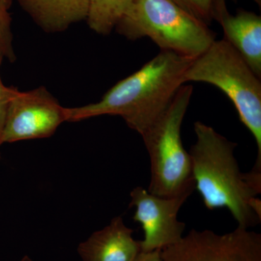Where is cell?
Returning <instances> with one entry per match:
<instances>
[{"label":"cell","mask_w":261,"mask_h":261,"mask_svg":"<svg viewBox=\"0 0 261 261\" xmlns=\"http://www.w3.org/2000/svg\"><path fill=\"white\" fill-rule=\"evenodd\" d=\"M194 59L161 51L133 74L118 82L99 102L66 108L67 122L94 117L121 116L141 136L159 119L184 84V75Z\"/></svg>","instance_id":"6da1fadb"},{"label":"cell","mask_w":261,"mask_h":261,"mask_svg":"<svg viewBox=\"0 0 261 261\" xmlns=\"http://www.w3.org/2000/svg\"><path fill=\"white\" fill-rule=\"evenodd\" d=\"M194 129L197 140L189 153L195 189L204 205L209 210L226 207L240 227L260 224L261 201L239 168L238 145L202 122H195Z\"/></svg>","instance_id":"7a4b0ae2"},{"label":"cell","mask_w":261,"mask_h":261,"mask_svg":"<svg viewBox=\"0 0 261 261\" xmlns=\"http://www.w3.org/2000/svg\"><path fill=\"white\" fill-rule=\"evenodd\" d=\"M116 28L130 40L148 37L161 51L192 59L216 40L207 24L173 0H135Z\"/></svg>","instance_id":"3957f363"},{"label":"cell","mask_w":261,"mask_h":261,"mask_svg":"<svg viewBox=\"0 0 261 261\" xmlns=\"http://www.w3.org/2000/svg\"><path fill=\"white\" fill-rule=\"evenodd\" d=\"M185 82H204L221 89L231 101L240 121L256 142L255 166L261 168L260 79L224 39L215 40L195 58L184 75Z\"/></svg>","instance_id":"277c9868"},{"label":"cell","mask_w":261,"mask_h":261,"mask_svg":"<svg viewBox=\"0 0 261 261\" xmlns=\"http://www.w3.org/2000/svg\"><path fill=\"white\" fill-rule=\"evenodd\" d=\"M193 88L182 86L159 120L142 136L151 163L148 191L163 197L195 190L191 158L183 145L181 128Z\"/></svg>","instance_id":"5b68a950"},{"label":"cell","mask_w":261,"mask_h":261,"mask_svg":"<svg viewBox=\"0 0 261 261\" xmlns=\"http://www.w3.org/2000/svg\"><path fill=\"white\" fill-rule=\"evenodd\" d=\"M161 252L163 261H261V234L240 226L224 234L192 229Z\"/></svg>","instance_id":"8992f818"},{"label":"cell","mask_w":261,"mask_h":261,"mask_svg":"<svg viewBox=\"0 0 261 261\" xmlns=\"http://www.w3.org/2000/svg\"><path fill=\"white\" fill-rule=\"evenodd\" d=\"M64 122L66 108L44 87L18 91L8 108L2 143L47 138Z\"/></svg>","instance_id":"52a82bcc"},{"label":"cell","mask_w":261,"mask_h":261,"mask_svg":"<svg viewBox=\"0 0 261 261\" xmlns=\"http://www.w3.org/2000/svg\"><path fill=\"white\" fill-rule=\"evenodd\" d=\"M190 195L159 197L141 187L130 192V207H135L133 219L142 225L145 233L141 251H161L183 238L186 226L178 221V214Z\"/></svg>","instance_id":"ba28073f"},{"label":"cell","mask_w":261,"mask_h":261,"mask_svg":"<svg viewBox=\"0 0 261 261\" xmlns=\"http://www.w3.org/2000/svg\"><path fill=\"white\" fill-rule=\"evenodd\" d=\"M214 19L221 24L224 40L238 51L260 79V16L245 10H240L235 15L230 14L224 0L216 5Z\"/></svg>","instance_id":"9c48e42d"},{"label":"cell","mask_w":261,"mask_h":261,"mask_svg":"<svg viewBox=\"0 0 261 261\" xmlns=\"http://www.w3.org/2000/svg\"><path fill=\"white\" fill-rule=\"evenodd\" d=\"M121 216L95 231L78 247L82 261H134L141 252L140 241Z\"/></svg>","instance_id":"30bf717a"},{"label":"cell","mask_w":261,"mask_h":261,"mask_svg":"<svg viewBox=\"0 0 261 261\" xmlns=\"http://www.w3.org/2000/svg\"><path fill=\"white\" fill-rule=\"evenodd\" d=\"M46 32L65 30L87 18L89 0H17Z\"/></svg>","instance_id":"8fae6325"},{"label":"cell","mask_w":261,"mask_h":261,"mask_svg":"<svg viewBox=\"0 0 261 261\" xmlns=\"http://www.w3.org/2000/svg\"><path fill=\"white\" fill-rule=\"evenodd\" d=\"M135 0H89L86 20L89 28L107 35L119 23Z\"/></svg>","instance_id":"7c38bea8"},{"label":"cell","mask_w":261,"mask_h":261,"mask_svg":"<svg viewBox=\"0 0 261 261\" xmlns=\"http://www.w3.org/2000/svg\"><path fill=\"white\" fill-rule=\"evenodd\" d=\"M175 3L187 10L190 14L200 19L202 22L210 23L214 19V13L216 5L224 0H173ZM260 5V0H252Z\"/></svg>","instance_id":"4fadbf2b"},{"label":"cell","mask_w":261,"mask_h":261,"mask_svg":"<svg viewBox=\"0 0 261 261\" xmlns=\"http://www.w3.org/2000/svg\"><path fill=\"white\" fill-rule=\"evenodd\" d=\"M13 40L11 18L8 8L0 3V51L10 62H14L16 58Z\"/></svg>","instance_id":"5bb4252c"},{"label":"cell","mask_w":261,"mask_h":261,"mask_svg":"<svg viewBox=\"0 0 261 261\" xmlns=\"http://www.w3.org/2000/svg\"><path fill=\"white\" fill-rule=\"evenodd\" d=\"M5 57L0 51V67L4 60ZM18 90L15 87H8L3 84L0 75V159H1L2 136L4 129L5 120H6L7 113L8 108L12 99L14 98Z\"/></svg>","instance_id":"9a60e30c"},{"label":"cell","mask_w":261,"mask_h":261,"mask_svg":"<svg viewBox=\"0 0 261 261\" xmlns=\"http://www.w3.org/2000/svg\"><path fill=\"white\" fill-rule=\"evenodd\" d=\"M134 261H163L161 251L145 252L141 251Z\"/></svg>","instance_id":"2e32d148"},{"label":"cell","mask_w":261,"mask_h":261,"mask_svg":"<svg viewBox=\"0 0 261 261\" xmlns=\"http://www.w3.org/2000/svg\"><path fill=\"white\" fill-rule=\"evenodd\" d=\"M13 0H0V3L3 5H5L8 9H9L10 5L12 4Z\"/></svg>","instance_id":"e0dca14e"},{"label":"cell","mask_w":261,"mask_h":261,"mask_svg":"<svg viewBox=\"0 0 261 261\" xmlns=\"http://www.w3.org/2000/svg\"><path fill=\"white\" fill-rule=\"evenodd\" d=\"M18 261H34L33 260L31 257H29V256H27V255H25V256H24L23 258L20 259V260Z\"/></svg>","instance_id":"ac0fdd59"}]
</instances>
